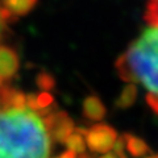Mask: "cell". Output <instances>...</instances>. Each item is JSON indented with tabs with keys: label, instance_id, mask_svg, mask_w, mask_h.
Listing matches in <instances>:
<instances>
[{
	"label": "cell",
	"instance_id": "14",
	"mask_svg": "<svg viewBox=\"0 0 158 158\" xmlns=\"http://www.w3.org/2000/svg\"><path fill=\"white\" fill-rule=\"evenodd\" d=\"M3 85H6V83H4V82L2 81V79H0V86H3Z\"/></svg>",
	"mask_w": 158,
	"mask_h": 158
},
{
	"label": "cell",
	"instance_id": "2",
	"mask_svg": "<svg viewBox=\"0 0 158 158\" xmlns=\"http://www.w3.org/2000/svg\"><path fill=\"white\" fill-rule=\"evenodd\" d=\"M116 70L123 81L140 86L153 112L158 115V27L149 25L117 58Z\"/></svg>",
	"mask_w": 158,
	"mask_h": 158
},
{
	"label": "cell",
	"instance_id": "13",
	"mask_svg": "<svg viewBox=\"0 0 158 158\" xmlns=\"http://www.w3.org/2000/svg\"><path fill=\"white\" fill-rule=\"evenodd\" d=\"M78 154H75L74 152L71 150H66L65 153H62V154H59L58 157H54V158H77Z\"/></svg>",
	"mask_w": 158,
	"mask_h": 158
},
{
	"label": "cell",
	"instance_id": "6",
	"mask_svg": "<svg viewBox=\"0 0 158 158\" xmlns=\"http://www.w3.org/2000/svg\"><path fill=\"white\" fill-rule=\"evenodd\" d=\"M83 112H85V116L87 118L98 121L106 115V107L103 106L99 98L88 96L83 104Z\"/></svg>",
	"mask_w": 158,
	"mask_h": 158
},
{
	"label": "cell",
	"instance_id": "1",
	"mask_svg": "<svg viewBox=\"0 0 158 158\" xmlns=\"http://www.w3.org/2000/svg\"><path fill=\"white\" fill-rule=\"evenodd\" d=\"M59 112L48 92L0 86V158H50Z\"/></svg>",
	"mask_w": 158,
	"mask_h": 158
},
{
	"label": "cell",
	"instance_id": "9",
	"mask_svg": "<svg viewBox=\"0 0 158 158\" xmlns=\"http://www.w3.org/2000/svg\"><path fill=\"white\" fill-rule=\"evenodd\" d=\"M136 96H137V86L128 83V86L123 90V92L120 94V96H118L117 104L120 107H124V108L129 107V106H132L133 103H135Z\"/></svg>",
	"mask_w": 158,
	"mask_h": 158
},
{
	"label": "cell",
	"instance_id": "15",
	"mask_svg": "<svg viewBox=\"0 0 158 158\" xmlns=\"http://www.w3.org/2000/svg\"><path fill=\"white\" fill-rule=\"evenodd\" d=\"M146 158H158V157H146Z\"/></svg>",
	"mask_w": 158,
	"mask_h": 158
},
{
	"label": "cell",
	"instance_id": "5",
	"mask_svg": "<svg viewBox=\"0 0 158 158\" xmlns=\"http://www.w3.org/2000/svg\"><path fill=\"white\" fill-rule=\"evenodd\" d=\"M37 2L38 0H0V6L16 20L17 17L31 12Z\"/></svg>",
	"mask_w": 158,
	"mask_h": 158
},
{
	"label": "cell",
	"instance_id": "7",
	"mask_svg": "<svg viewBox=\"0 0 158 158\" xmlns=\"http://www.w3.org/2000/svg\"><path fill=\"white\" fill-rule=\"evenodd\" d=\"M124 140V146L125 149L129 152V154L136 157V158H140V157H144L146 156L148 153L150 152L149 146L146 145V142L144 140L135 136H124L123 137Z\"/></svg>",
	"mask_w": 158,
	"mask_h": 158
},
{
	"label": "cell",
	"instance_id": "12",
	"mask_svg": "<svg viewBox=\"0 0 158 158\" xmlns=\"http://www.w3.org/2000/svg\"><path fill=\"white\" fill-rule=\"evenodd\" d=\"M100 158H127L125 152L121 149H113V152L104 153V156H102Z\"/></svg>",
	"mask_w": 158,
	"mask_h": 158
},
{
	"label": "cell",
	"instance_id": "8",
	"mask_svg": "<svg viewBox=\"0 0 158 158\" xmlns=\"http://www.w3.org/2000/svg\"><path fill=\"white\" fill-rule=\"evenodd\" d=\"M85 132L83 129H74L70 135L66 137L65 144L67 146V150L74 152L75 154H83L86 150V140H85Z\"/></svg>",
	"mask_w": 158,
	"mask_h": 158
},
{
	"label": "cell",
	"instance_id": "4",
	"mask_svg": "<svg viewBox=\"0 0 158 158\" xmlns=\"http://www.w3.org/2000/svg\"><path fill=\"white\" fill-rule=\"evenodd\" d=\"M19 56L11 48L0 45V79L7 83L19 70Z\"/></svg>",
	"mask_w": 158,
	"mask_h": 158
},
{
	"label": "cell",
	"instance_id": "10",
	"mask_svg": "<svg viewBox=\"0 0 158 158\" xmlns=\"http://www.w3.org/2000/svg\"><path fill=\"white\" fill-rule=\"evenodd\" d=\"M144 19L148 25L158 27V0H146Z\"/></svg>",
	"mask_w": 158,
	"mask_h": 158
},
{
	"label": "cell",
	"instance_id": "11",
	"mask_svg": "<svg viewBox=\"0 0 158 158\" xmlns=\"http://www.w3.org/2000/svg\"><path fill=\"white\" fill-rule=\"evenodd\" d=\"M11 21H16V20H15L11 15H8L6 9L0 6V41L3 40L4 34L8 31V24Z\"/></svg>",
	"mask_w": 158,
	"mask_h": 158
},
{
	"label": "cell",
	"instance_id": "3",
	"mask_svg": "<svg viewBox=\"0 0 158 158\" xmlns=\"http://www.w3.org/2000/svg\"><path fill=\"white\" fill-rule=\"evenodd\" d=\"M85 140L86 146L90 148L92 152L104 154L112 150L117 140V133L110 125L98 124L85 132Z\"/></svg>",
	"mask_w": 158,
	"mask_h": 158
}]
</instances>
